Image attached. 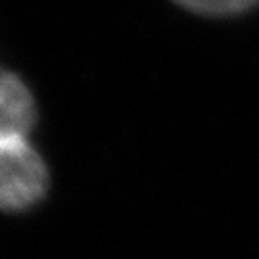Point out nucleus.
<instances>
[{"label":"nucleus","mask_w":259,"mask_h":259,"mask_svg":"<svg viewBox=\"0 0 259 259\" xmlns=\"http://www.w3.org/2000/svg\"><path fill=\"white\" fill-rule=\"evenodd\" d=\"M48 188V169L27 139L0 137V209L37 204Z\"/></svg>","instance_id":"obj_1"},{"label":"nucleus","mask_w":259,"mask_h":259,"mask_svg":"<svg viewBox=\"0 0 259 259\" xmlns=\"http://www.w3.org/2000/svg\"><path fill=\"white\" fill-rule=\"evenodd\" d=\"M37 123L33 94L16 73L0 67V137L27 139Z\"/></svg>","instance_id":"obj_2"},{"label":"nucleus","mask_w":259,"mask_h":259,"mask_svg":"<svg viewBox=\"0 0 259 259\" xmlns=\"http://www.w3.org/2000/svg\"><path fill=\"white\" fill-rule=\"evenodd\" d=\"M179 6L185 10H190L198 16H209V18H219V16H234L246 10H251L257 6V2L250 0H221V2H179Z\"/></svg>","instance_id":"obj_3"}]
</instances>
